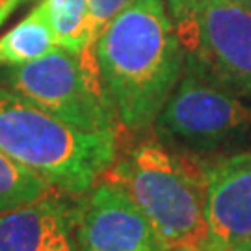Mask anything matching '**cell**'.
<instances>
[{
    "label": "cell",
    "instance_id": "cell-1",
    "mask_svg": "<svg viewBox=\"0 0 251 251\" xmlns=\"http://www.w3.org/2000/svg\"><path fill=\"white\" fill-rule=\"evenodd\" d=\"M95 56L119 125L154 123L184 73V54L166 0H134L97 37Z\"/></svg>",
    "mask_w": 251,
    "mask_h": 251
},
{
    "label": "cell",
    "instance_id": "cell-2",
    "mask_svg": "<svg viewBox=\"0 0 251 251\" xmlns=\"http://www.w3.org/2000/svg\"><path fill=\"white\" fill-rule=\"evenodd\" d=\"M117 149V130H82L15 90L0 88V151L52 190L86 194L114 166Z\"/></svg>",
    "mask_w": 251,
    "mask_h": 251
},
{
    "label": "cell",
    "instance_id": "cell-3",
    "mask_svg": "<svg viewBox=\"0 0 251 251\" xmlns=\"http://www.w3.org/2000/svg\"><path fill=\"white\" fill-rule=\"evenodd\" d=\"M134 199L168 251H203L208 236L206 175L164 142L134 145L104 173Z\"/></svg>",
    "mask_w": 251,
    "mask_h": 251
},
{
    "label": "cell",
    "instance_id": "cell-4",
    "mask_svg": "<svg viewBox=\"0 0 251 251\" xmlns=\"http://www.w3.org/2000/svg\"><path fill=\"white\" fill-rule=\"evenodd\" d=\"M184 71L251 99V9L240 0H166Z\"/></svg>",
    "mask_w": 251,
    "mask_h": 251
},
{
    "label": "cell",
    "instance_id": "cell-5",
    "mask_svg": "<svg viewBox=\"0 0 251 251\" xmlns=\"http://www.w3.org/2000/svg\"><path fill=\"white\" fill-rule=\"evenodd\" d=\"M6 82L37 106L82 130H117L116 108L100 78L95 49L58 47L34 62L9 67Z\"/></svg>",
    "mask_w": 251,
    "mask_h": 251
},
{
    "label": "cell",
    "instance_id": "cell-6",
    "mask_svg": "<svg viewBox=\"0 0 251 251\" xmlns=\"http://www.w3.org/2000/svg\"><path fill=\"white\" fill-rule=\"evenodd\" d=\"M152 125L160 142L214 151L250 130L251 106L233 91L184 71Z\"/></svg>",
    "mask_w": 251,
    "mask_h": 251
},
{
    "label": "cell",
    "instance_id": "cell-7",
    "mask_svg": "<svg viewBox=\"0 0 251 251\" xmlns=\"http://www.w3.org/2000/svg\"><path fill=\"white\" fill-rule=\"evenodd\" d=\"M73 206V238L80 251H168L134 199L100 177Z\"/></svg>",
    "mask_w": 251,
    "mask_h": 251
},
{
    "label": "cell",
    "instance_id": "cell-8",
    "mask_svg": "<svg viewBox=\"0 0 251 251\" xmlns=\"http://www.w3.org/2000/svg\"><path fill=\"white\" fill-rule=\"evenodd\" d=\"M205 175L208 236L203 250H229L251 233V151L214 162Z\"/></svg>",
    "mask_w": 251,
    "mask_h": 251
},
{
    "label": "cell",
    "instance_id": "cell-9",
    "mask_svg": "<svg viewBox=\"0 0 251 251\" xmlns=\"http://www.w3.org/2000/svg\"><path fill=\"white\" fill-rule=\"evenodd\" d=\"M73 242V206L52 194L0 212V251H58Z\"/></svg>",
    "mask_w": 251,
    "mask_h": 251
},
{
    "label": "cell",
    "instance_id": "cell-10",
    "mask_svg": "<svg viewBox=\"0 0 251 251\" xmlns=\"http://www.w3.org/2000/svg\"><path fill=\"white\" fill-rule=\"evenodd\" d=\"M58 47L47 2L39 0L26 17L0 37V65L15 67L34 62Z\"/></svg>",
    "mask_w": 251,
    "mask_h": 251
},
{
    "label": "cell",
    "instance_id": "cell-11",
    "mask_svg": "<svg viewBox=\"0 0 251 251\" xmlns=\"http://www.w3.org/2000/svg\"><path fill=\"white\" fill-rule=\"evenodd\" d=\"M58 45L71 52L95 49L88 0H45Z\"/></svg>",
    "mask_w": 251,
    "mask_h": 251
},
{
    "label": "cell",
    "instance_id": "cell-12",
    "mask_svg": "<svg viewBox=\"0 0 251 251\" xmlns=\"http://www.w3.org/2000/svg\"><path fill=\"white\" fill-rule=\"evenodd\" d=\"M50 192L49 182L0 151V212L32 203Z\"/></svg>",
    "mask_w": 251,
    "mask_h": 251
},
{
    "label": "cell",
    "instance_id": "cell-13",
    "mask_svg": "<svg viewBox=\"0 0 251 251\" xmlns=\"http://www.w3.org/2000/svg\"><path fill=\"white\" fill-rule=\"evenodd\" d=\"M132 2H134V0H88L93 41H97V37L104 32V28H106L123 9L128 8Z\"/></svg>",
    "mask_w": 251,
    "mask_h": 251
},
{
    "label": "cell",
    "instance_id": "cell-14",
    "mask_svg": "<svg viewBox=\"0 0 251 251\" xmlns=\"http://www.w3.org/2000/svg\"><path fill=\"white\" fill-rule=\"evenodd\" d=\"M26 0H0V26L9 19V15L15 11V9L25 4Z\"/></svg>",
    "mask_w": 251,
    "mask_h": 251
},
{
    "label": "cell",
    "instance_id": "cell-15",
    "mask_svg": "<svg viewBox=\"0 0 251 251\" xmlns=\"http://www.w3.org/2000/svg\"><path fill=\"white\" fill-rule=\"evenodd\" d=\"M229 250H234V251H251V233L248 234V236L240 238V240L234 244V246H231Z\"/></svg>",
    "mask_w": 251,
    "mask_h": 251
},
{
    "label": "cell",
    "instance_id": "cell-16",
    "mask_svg": "<svg viewBox=\"0 0 251 251\" xmlns=\"http://www.w3.org/2000/svg\"><path fill=\"white\" fill-rule=\"evenodd\" d=\"M58 251H80V250H78L76 242H73V244H69V246H65V248H62V250H58Z\"/></svg>",
    "mask_w": 251,
    "mask_h": 251
},
{
    "label": "cell",
    "instance_id": "cell-17",
    "mask_svg": "<svg viewBox=\"0 0 251 251\" xmlns=\"http://www.w3.org/2000/svg\"><path fill=\"white\" fill-rule=\"evenodd\" d=\"M240 2H242V4H246V6L251 9V0H240Z\"/></svg>",
    "mask_w": 251,
    "mask_h": 251
},
{
    "label": "cell",
    "instance_id": "cell-18",
    "mask_svg": "<svg viewBox=\"0 0 251 251\" xmlns=\"http://www.w3.org/2000/svg\"><path fill=\"white\" fill-rule=\"evenodd\" d=\"M203 251H208V250H203ZM220 251H234V250H220Z\"/></svg>",
    "mask_w": 251,
    "mask_h": 251
}]
</instances>
